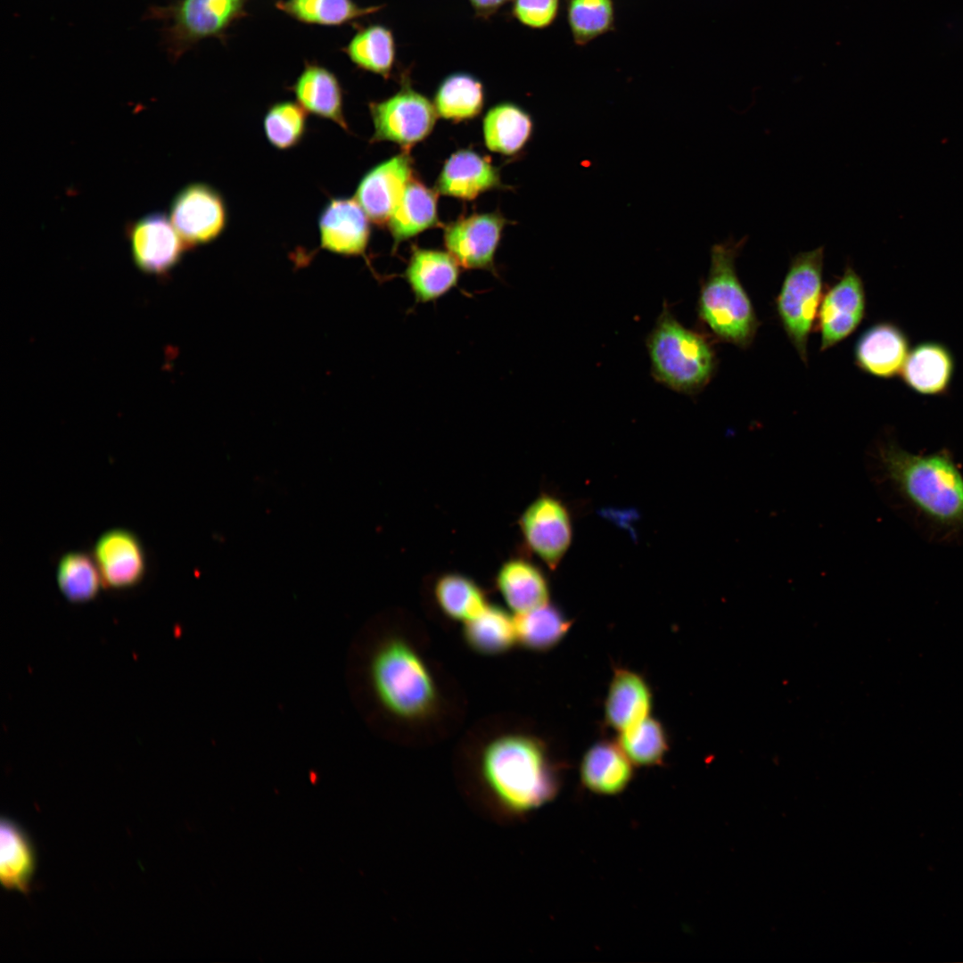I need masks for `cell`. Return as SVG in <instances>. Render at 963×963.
<instances>
[{
    "label": "cell",
    "instance_id": "14",
    "mask_svg": "<svg viewBox=\"0 0 963 963\" xmlns=\"http://www.w3.org/2000/svg\"><path fill=\"white\" fill-rule=\"evenodd\" d=\"M103 583L115 589L135 587L147 570V557L139 538L127 529H111L103 533L94 546Z\"/></svg>",
    "mask_w": 963,
    "mask_h": 963
},
{
    "label": "cell",
    "instance_id": "22",
    "mask_svg": "<svg viewBox=\"0 0 963 963\" xmlns=\"http://www.w3.org/2000/svg\"><path fill=\"white\" fill-rule=\"evenodd\" d=\"M496 585L515 613L547 604V581L541 571L527 560L513 558L504 563L497 573Z\"/></svg>",
    "mask_w": 963,
    "mask_h": 963
},
{
    "label": "cell",
    "instance_id": "33",
    "mask_svg": "<svg viewBox=\"0 0 963 963\" xmlns=\"http://www.w3.org/2000/svg\"><path fill=\"white\" fill-rule=\"evenodd\" d=\"M434 596L442 613L455 621H469L489 605L482 588L473 580L459 573L440 577L435 583Z\"/></svg>",
    "mask_w": 963,
    "mask_h": 963
},
{
    "label": "cell",
    "instance_id": "7",
    "mask_svg": "<svg viewBox=\"0 0 963 963\" xmlns=\"http://www.w3.org/2000/svg\"><path fill=\"white\" fill-rule=\"evenodd\" d=\"M248 0H177L150 9L149 17L165 23L164 45L177 60L200 41L222 39L226 30L246 15Z\"/></svg>",
    "mask_w": 963,
    "mask_h": 963
},
{
    "label": "cell",
    "instance_id": "3",
    "mask_svg": "<svg viewBox=\"0 0 963 963\" xmlns=\"http://www.w3.org/2000/svg\"><path fill=\"white\" fill-rule=\"evenodd\" d=\"M746 239L729 238L712 247L709 274L698 300L699 317L713 334L743 349L753 342L759 326L736 270V259Z\"/></svg>",
    "mask_w": 963,
    "mask_h": 963
},
{
    "label": "cell",
    "instance_id": "15",
    "mask_svg": "<svg viewBox=\"0 0 963 963\" xmlns=\"http://www.w3.org/2000/svg\"><path fill=\"white\" fill-rule=\"evenodd\" d=\"M412 178V160L407 152L376 165L359 181L355 199L374 224H387Z\"/></svg>",
    "mask_w": 963,
    "mask_h": 963
},
{
    "label": "cell",
    "instance_id": "13",
    "mask_svg": "<svg viewBox=\"0 0 963 963\" xmlns=\"http://www.w3.org/2000/svg\"><path fill=\"white\" fill-rule=\"evenodd\" d=\"M505 223L498 213L461 218L445 228L448 252L465 268L492 270Z\"/></svg>",
    "mask_w": 963,
    "mask_h": 963
},
{
    "label": "cell",
    "instance_id": "39",
    "mask_svg": "<svg viewBox=\"0 0 963 963\" xmlns=\"http://www.w3.org/2000/svg\"><path fill=\"white\" fill-rule=\"evenodd\" d=\"M475 15L479 18L489 19L495 14L502 6L512 0H468Z\"/></svg>",
    "mask_w": 963,
    "mask_h": 963
},
{
    "label": "cell",
    "instance_id": "11",
    "mask_svg": "<svg viewBox=\"0 0 963 963\" xmlns=\"http://www.w3.org/2000/svg\"><path fill=\"white\" fill-rule=\"evenodd\" d=\"M133 260L144 273L164 276L180 260L186 246L164 213L147 214L128 228Z\"/></svg>",
    "mask_w": 963,
    "mask_h": 963
},
{
    "label": "cell",
    "instance_id": "17",
    "mask_svg": "<svg viewBox=\"0 0 963 963\" xmlns=\"http://www.w3.org/2000/svg\"><path fill=\"white\" fill-rule=\"evenodd\" d=\"M909 350L905 333L893 323L881 322L860 335L854 358L862 371L879 378H892L900 374Z\"/></svg>",
    "mask_w": 963,
    "mask_h": 963
},
{
    "label": "cell",
    "instance_id": "16",
    "mask_svg": "<svg viewBox=\"0 0 963 963\" xmlns=\"http://www.w3.org/2000/svg\"><path fill=\"white\" fill-rule=\"evenodd\" d=\"M368 220L355 198H331L318 217L321 247L345 256L363 255L370 238Z\"/></svg>",
    "mask_w": 963,
    "mask_h": 963
},
{
    "label": "cell",
    "instance_id": "5",
    "mask_svg": "<svg viewBox=\"0 0 963 963\" xmlns=\"http://www.w3.org/2000/svg\"><path fill=\"white\" fill-rule=\"evenodd\" d=\"M647 348L655 378L675 391L696 392L714 374L716 356L711 344L666 309L649 335Z\"/></svg>",
    "mask_w": 963,
    "mask_h": 963
},
{
    "label": "cell",
    "instance_id": "10",
    "mask_svg": "<svg viewBox=\"0 0 963 963\" xmlns=\"http://www.w3.org/2000/svg\"><path fill=\"white\" fill-rule=\"evenodd\" d=\"M520 528L528 548L555 569L572 541L571 519L562 502L548 495L537 498L522 514Z\"/></svg>",
    "mask_w": 963,
    "mask_h": 963
},
{
    "label": "cell",
    "instance_id": "8",
    "mask_svg": "<svg viewBox=\"0 0 963 963\" xmlns=\"http://www.w3.org/2000/svg\"><path fill=\"white\" fill-rule=\"evenodd\" d=\"M374 132L371 142L390 141L405 148L424 140L432 130L434 104L408 83L391 97L369 103Z\"/></svg>",
    "mask_w": 963,
    "mask_h": 963
},
{
    "label": "cell",
    "instance_id": "31",
    "mask_svg": "<svg viewBox=\"0 0 963 963\" xmlns=\"http://www.w3.org/2000/svg\"><path fill=\"white\" fill-rule=\"evenodd\" d=\"M0 877L3 885L23 893L29 890L35 860L22 831L9 819L1 821Z\"/></svg>",
    "mask_w": 963,
    "mask_h": 963
},
{
    "label": "cell",
    "instance_id": "25",
    "mask_svg": "<svg viewBox=\"0 0 963 963\" xmlns=\"http://www.w3.org/2000/svg\"><path fill=\"white\" fill-rule=\"evenodd\" d=\"M387 224L393 237L394 251L401 242L440 226L437 192L411 178Z\"/></svg>",
    "mask_w": 963,
    "mask_h": 963
},
{
    "label": "cell",
    "instance_id": "1",
    "mask_svg": "<svg viewBox=\"0 0 963 963\" xmlns=\"http://www.w3.org/2000/svg\"><path fill=\"white\" fill-rule=\"evenodd\" d=\"M478 776L479 802L500 820L527 816L553 799L558 787L542 744L526 735H504L487 744Z\"/></svg>",
    "mask_w": 963,
    "mask_h": 963
},
{
    "label": "cell",
    "instance_id": "12",
    "mask_svg": "<svg viewBox=\"0 0 963 963\" xmlns=\"http://www.w3.org/2000/svg\"><path fill=\"white\" fill-rule=\"evenodd\" d=\"M865 309L863 282L852 267L847 265L841 278L827 292L819 305L820 349L828 350L851 335L864 317Z\"/></svg>",
    "mask_w": 963,
    "mask_h": 963
},
{
    "label": "cell",
    "instance_id": "29",
    "mask_svg": "<svg viewBox=\"0 0 963 963\" xmlns=\"http://www.w3.org/2000/svg\"><path fill=\"white\" fill-rule=\"evenodd\" d=\"M484 103L482 82L467 72L448 75L439 85L434 95L437 114L447 119L459 121L478 115Z\"/></svg>",
    "mask_w": 963,
    "mask_h": 963
},
{
    "label": "cell",
    "instance_id": "20",
    "mask_svg": "<svg viewBox=\"0 0 963 963\" xmlns=\"http://www.w3.org/2000/svg\"><path fill=\"white\" fill-rule=\"evenodd\" d=\"M954 367L953 356L945 345L925 342L909 352L900 374L915 392L936 396L948 392Z\"/></svg>",
    "mask_w": 963,
    "mask_h": 963
},
{
    "label": "cell",
    "instance_id": "36",
    "mask_svg": "<svg viewBox=\"0 0 963 963\" xmlns=\"http://www.w3.org/2000/svg\"><path fill=\"white\" fill-rule=\"evenodd\" d=\"M307 123L308 111L299 103L282 101L268 109L263 128L273 147L289 150L301 142L307 131Z\"/></svg>",
    "mask_w": 963,
    "mask_h": 963
},
{
    "label": "cell",
    "instance_id": "34",
    "mask_svg": "<svg viewBox=\"0 0 963 963\" xmlns=\"http://www.w3.org/2000/svg\"><path fill=\"white\" fill-rule=\"evenodd\" d=\"M56 580L60 591L71 603L94 599L103 585L94 556L84 551H70L61 557Z\"/></svg>",
    "mask_w": 963,
    "mask_h": 963
},
{
    "label": "cell",
    "instance_id": "30",
    "mask_svg": "<svg viewBox=\"0 0 963 963\" xmlns=\"http://www.w3.org/2000/svg\"><path fill=\"white\" fill-rule=\"evenodd\" d=\"M276 7L300 22L339 26L374 13L383 5L360 6L353 0H278Z\"/></svg>",
    "mask_w": 963,
    "mask_h": 963
},
{
    "label": "cell",
    "instance_id": "18",
    "mask_svg": "<svg viewBox=\"0 0 963 963\" xmlns=\"http://www.w3.org/2000/svg\"><path fill=\"white\" fill-rule=\"evenodd\" d=\"M500 185L498 170L488 157L472 150H459L445 162L436 181L435 191L472 200Z\"/></svg>",
    "mask_w": 963,
    "mask_h": 963
},
{
    "label": "cell",
    "instance_id": "27",
    "mask_svg": "<svg viewBox=\"0 0 963 963\" xmlns=\"http://www.w3.org/2000/svg\"><path fill=\"white\" fill-rule=\"evenodd\" d=\"M342 51L358 69L388 78L396 60L392 31L382 24L359 29Z\"/></svg>",
    "mask_w": 963,
    "mask_h": 963
},
{
    "label": "cell",
    "instance_id": "32",
    "mask_svg": "<svg viewBox=\"0 0 963 963\" xmlns=\"http://www.w3.org/2000/svg\"><path fill=\"white\" fill-rule=\"evenodd\" d=\"M514 621L517 642L534 651H543L556 646L571 626L569 620L556 607L548 604L516 613Z\"/></svg>",
    "mask_w": 963,
    "mask_h": 963
},
{
    "label": "cell",
    "instance_id": "6",
    "mask_svg": "<svg viewBox=\"0 0 963 963\" xmlns=\"http://www.w3.org/2000/svg\"><path fill=\"white\" fill-rule=\"evenodd\" d=\"M823 264V246L797 253L776 300L782 326L803 363L808 360V340L822 300Z\"/></svg>",
    "mask_w": 963,
    "mask_h": 963
},
{
    "label": "cell",
    "instance_id": "35",
    "mask_svg": "<svg viewBox=\"0 0 963 963\" xmlns=\"http://www.w3.org/2000/svg\"><path fill=\"white\" fill-rule=\"evenodd\" d=\"M619 746L631 762L640 766H651L662 761L668 749V743L662 724L646 717L621 731Z\"/></svg>",
    "mask_w": 963,
    "mask_h": 963
},
{
    "label": "cell",
    "instance_id": "21",
    "mask_svg": "<svg viewBox=\"0 0 963 963\" xmlns=\"http://www.w3.org/2000/svg\"><path fill=\"white\" fill-rule=\"evenodd\" d=\"M297 103L308 113L329 119L345 131L349 126L343 111V92L336 75L327 68L306 62L292 86Z\"/></svg>",
    "mask_w": 963,
    "mask_h": 963
},
{
    "label": "cell",
    "instance_id": "24",
    "mask_svg": "<svg viewBox=\"0 0 963 963\" xmlns=\"http://www.w3.org/2000/svg\"><path fill=\"white\" fill-rule=\"evenodd\" d=\"M630 761L620 748L610 742H599L589 748L580 765L584 786L600 794L621 792L632 777Z\"/></svg>",
    "mask_w": 963,
    "mask_h": 963
},
{
    "label": "cell",
    "instance_id": "37",
    "mask_svg": "<svg viewBox=\"0 0 963 963\" xmlns=\"http://www.w3.org/2000/svg\"><path fill=\"white\" fill-rule=\"evenodd\" d=\"M567 17L576 44H586L612 28L613 1L570 0Z\"/></svg>",
    "mask_w": 963,
    "mask_h": 963
},
{
    "label": "cell",
    "instance_id": "2",
    "mask_svg": "<svg viewBox=\"0 0 963 963\" xmlns=\"http://www.w3.org/2000/svg\"><path fill=\"white\" fill-rule=\"evenodd\" d=\"M880 457L888 478L916 509L942 526L963 527V475L948 452L917 455L889 443Z\"/></svg>",
    "mask_w": 963,
    "mask_h": 963
},
{
    "label": "cell",
    "instance_id": "23",
    "mask_svg": "<svg viewBox=\"0 0 963 963\" xmlns=\"http://www.w3.org/2000/svg\"><path fill=\"white\" fill-rule=\"evenodd\" d=\"M652 696L638 674L620 669L614 673L605 701L607 723L620 732L648 717Z\"/></svg>",
    "mask_w": 963,
    "mask_h": 963
},
{
    "label": "cell",
    "instance_id": "28",
    "mask_svg": "<svg viewBox=\"0 0 963 963\" xmlns=\"http://www.w3.org/2000/svg\"><path fill=\"white\" fill-rule=\"evenodd\" d=\"M463 635L473 650L486 655L505 653L517 642L514 617L493 605L465 621Z\"/></svg>",
    "mask_w": 963,
    "mask_h": 963
},
{
    "label": "cell",
    "instance_id": "26",
    "mask_svg": "<svg viewBox=\"0 0 963 963\" xmlns=\"http://www.w3.org/2000/svg\"><path fill=\"white\" fill-rule=\"evenodd\" d=\"M533 130L531 115L510 103L495 105L483 119V136L492 152L506 155L519 152L530 140Z\"/></svg>",
    "mask_w": 963,
    "mask_h": 963
},
{
    "label": "cell",
    "instance_id": "9",
    "mask_svg": "<svg viewBox=\"0 0 963 963\" xmlns=\"http://www.w3.org/2000/svg\"><path fill=\"white\" fill-rule=\"evenodd\" d=\"M170 221L187 249L216 240L226 229L225 199L213 186L192 183L182 188L170 206Z\"/></svg>",
    "mask_w": 963,
    "mask_h": 963
},
{
    "label": "cell",
    "instance_id": "38",
    "mask_svg": "<svg viewBox=\"0 0 963 963\" xmlns=\"http://www.w3.org/2000/svg\"><path fill=\"white\" fill-rule=\"evenodd\" d=\"M559 0H512V15L531 29H545L556 19Z\"/></svg>",
    "mask_w": 963,
    "mask_h": 963
},
{
    "label": "cell",
    "instance_id": "19",
    "mask_svg": "<svg viewBox=\"0 0 963 963\" xmlns=\"http://www.w3.org/2000/svg\"><path fill=\"white\" fill-rule=\"evenodd\" d=\"M457 261L449 252L414 247L404 276L416 302L436 300L456 287Z\"/></svg>",
    "mask_w": 963,
    "mask_h": 963
},
{
    "label": "cell",
    "instance_id": "4",
    "mask_svg": "<svg viewBox=\"0 0 963 963\" xmlns=\"http://www.w3.org/2000/svg\"><path fill=\"white\" fill-rule=\"evenodd\" d=\"M371 678L381 704L399 718L420 720L437 706L438 691L428 666L401 638H391L379 646L372 659Z\"/></svg>",
    "mask_w": 963,
    "mask_h": 963
}]
</instances>
